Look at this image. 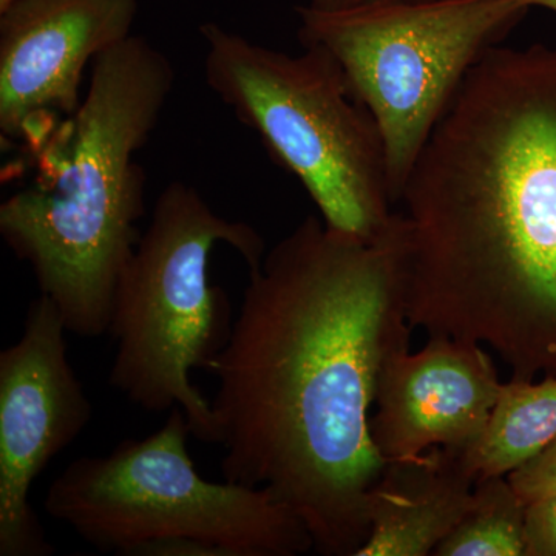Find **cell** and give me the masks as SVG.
Wrapping results in <instances>:
<instances>
[{
  "label": "cell",
  "instance_id": "obj_1",
  "mask_svg": "<svg viewBox=\"0 0 556 556\" xmlns=\"http://www.w3.org/2000/svg\"><path fill=\"white\" fill-rule=\"evenodd\" d=\"M251 270L228 342L207 365L225 481L269 489L325 556H356L388 460L371 407L390 356L409 348L407 223L372 241L313 217Z\"/></svg>",
  "mask_w": 556,
  "mask_h": 556
},
{
  "label": "cell",
  "instance_id": "obj_2",
  "mask_svg": "<svg viewBox=\"0 0 556 556\" xmlns=\"http://www.w3.org/2000/svg\"><path fill=\"white\" fill-rule=\"evenodd\" d=\"M401 203L409 327L556 376V49L486 51Z\"/></svg>",
  "mask_w": 556,
  "mask_h": 556
},
{
  "label": "cell",
  "instance_id": "obj_3",
  "mask_svg": "<svg viewBox=\"0 0 556 556\" xmlns=\"http://www.w3.org/2000/svg\"><path fill=\"white\" fill-rule=\"evenodd\" d=\"M175 72L129 36L93 62L78 112L31 150L39 174L0 204V233L80 338L109 332L116 285L137 248L146 175L137 153L156 129Z\"/></svg>",
  "mask_w": 556,
  "mask_h": 556
},
{
  "label": "cell",
  "instance_id": "obj_4",
  "mask_svg": "<svg viewBox=\"0 0 556 556\" xmlns=\"http://www.w3.org/2000/svg\"><path fill=\"white\" fill-rule=\"evenodd\" d=\"M218 243L236 249L249 269L266 254L252 226L219 217L188 182H170L121 274L109 325L116 343L110 386L146 412L181 408L190 433L215 444L217 419L190 372L207 368L232 329L225 292L208 285Z\"/></svg>",
  "mask_w": 556,
  "mask_h": 556
},
{
  "label": "cell",
  "instance_id": "obj_5",
  "mask_svg": "<svg viewBox=\"0 0 556 556\" xmlns=\"http://www.w3.org/2000/svg\"><path fill=\"white\" fill-rule=\"evenodd\" d=\"M208 89L302 182L328 228L372 241L394 218L378 124L321 47L291 56L222 25H201Z\"/></svg>",
  "mask_w": 556,
  "mask_h": 556
},
{
  "label": "cell",
  "instance_id": "obj_6",
  "mask_svg": "<svg viewBox=\"0 0 556 556\" xmlns=\"http://www.w3.org/2000/svg\"><path fill=\"white\" fill-rule=\"evenodd\" d=\"M189 434L188 416L174 408L156 433L73 460L51 482L47 514L91 546L119 555L179 538L211 544L222 556L314 551L302 519L269 489L201 477Z\"/></svg>",
  "mask_w": 556,
  "mask_h": 556
},
{
  "label": "cell",
  "instance_id": "obj_7",
  "mask_svg": "<svg viewBox=\"0 0 556 556\" xmlns=\"http://www.w3.org/2000/svg\"><path fill=\"white\" fill-rule=\"evenodd\" d=\"M515 0L299 7L303 47L328 50L378 124L393 204L470 70L525 17Z\"/></svg>",
  "mask_w": 556,
  "mask_h": 556
},
{
  "label": "cell",
  "instance_id": "obj_8",
  "mask_svg": "<svg viewBox=\"0 0 556 556\" xmlns=\"http://www.w3.org/2000/svg\"><path fill=\"white\" fill-rule=\"evenodd\" d=\"M65 332L60 309L40 294L22 338L0 353V556L54 554L30 504L33 482L93 417Z\"/></svg>",
  "mask_w": 556,
  "mask_h": 556
},
{
  "label": "cell",
  "instance_id": "obj_9",
  "mask_svg": "<svg viewBox=\"0 0 556 556\" xmlns=\"http://www.w3.org/2000/svg\"><path fill=\"white\" fill-rule=\"evenodd\" d=\"M138 0H13L0 11V131L35 150L78 112L90 62L131 36Z\"/></svg>",
  "mask_w": 556,
  "mask_h": 556
},
{
  "label": "cell",
  "instance_id": "obj_10",
  "mask_svg": "<svg viewBox=\"0 0 556 556\" xmlns=\"http://www.w3.org/2000/svg\"><path fill=\"white\" fill-rule=\"evenodd\" d=\"M504 382L485 346L428 338L390 356L380 372L371 437L386 460L431 448L468 453L489 426Z\"/></svg>",
  "mask_w": 556,
  "mask_h": 556
},
{
  "label": "cell",
  "instance_id": "obj_11",
  "mask_svg": "<svg viewBox=\"0 0 556 556\" xmlns=\"http://www.w3.org/2000/svg\"><path fill=\"white\" fill-rule=\"evenodd\" d=\"M477 477L466 453L431 448L388 460L369 504V533L356 556H428L455 529Z\"/></svg>",
  "mask_w": 556,
  "mask_h": 556
},
{
  "label": "cell",
  "instance_id": "obj_12",
  "mask_svg": "<svg viewBox=\"0 0 556 556\" xmlns=\"http://www.w3.org/2000/svg\"><path fill=\"white\" fill-rule=\"evenodd\" d=\"M556 439V376L504 382L468 466L478 479L507 477Z\"/></svg>",
  "mask_w": 556,
  "mask_h": 556
},
{
  "label": "cell",
  "instance_id": "obj_13",
  "mask_svg": "<svg viewBox=\"0 0 556 556\" xmlns=\"http://www.w3.org/2000/svg\"><path fill=\"white\" fill-rule=\"evenodd\" d=\"M527 504L507 477L478 479L470 507L434 556H526Z\"/></svg>",
  "mask_w": 556,
  "mask_h": 556
},
{
  "label": "cell",
  "instance_id": "obj_14",
  "mask_svg": "<svg viewBox=\"0 0 556 556\" xmlns=\"http://www.w3.org/2000/svg\"><path fill=\"white\" fill-rule=\"evenodd\" d=\"M507 478L527 506L556 495V439Z\"/></svg>",
  "mask_w": 556,
  "mask_h": 556
},
{
  "label": "cell",
  "instance_id": "obj_15",
  "mask_svg": "<svg viewBox=\"0 0 556 556\" xmlns=\"http://www.w3.org/2000/svg\"><path fill=\"white\" fill-rule=\"evenodd\" d=\"M526 556H556V495L527 506Z\"/></svg>",
  "mask_w": 556,
  "mask_h": 556
},
{
  "label": "cell",
  "instance_id": "obj_16",
  "mask_svg": "<svg viewBox=\"0 0 556 556\" xmlns=\"http://www.w3.org/2000/svg\"><path fill=\"white\" fill-rule=\"evenodd\" d=\"M380 2H431V0H311V9L320 11H342Z\"/></svg>",
  "mask_w": 556,
  "mask_h": 556
},
{
  "label": "cell",
  "instance_id": "obj_17",
  "mask_svg": "<svg viewBox=\"0 0 556 556\" xmlns=\"http://www.w3.org/2000/svg\"><path fill=\"white\" fill-rule=\"evenodd\" d=\"M519 5L525 7L529 10L530 7H543V9L555 11L556 13V0H515Z\"/></svg>",
  "mask_w": 556,
  "mask_h": 556
},
{
  "label": "cell",
  "instance_id": "obj_18",
  "mask_svg": "<svg viewBox=\"0 0 556 556\" xmlns=\"http://www.w3.org/2000/svg\"><path fill=\"white\" fill-rule=\"evenodd\" d=\"M13 0H0V11L5 10Z\"/></svg>",
  "mask_w": 556,
  "mask_h": 556
}]
</instances>
